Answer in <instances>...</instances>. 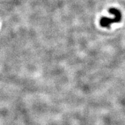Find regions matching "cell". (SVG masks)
<instances>
[{"label": "cell", "instance_id": "6da1fadb", "mask_svg": "<svg viewBox=\"0 0 125 125\" xmlns=\"http://www.w3.org/2000/svg\"><path fill=\"white\" fill-rule=\"evenodd\" d=\"M108 11L109 13L114 15L115 18L112 19L103 17L100 20V24L101 27L108 28V29L110 27L111 24H112V23L120 22L122 20L121 12L118 9L115 8H111L109 9Z\"/></svg>", "mask_w": 125, "mask_h": 125}]
</instances>
